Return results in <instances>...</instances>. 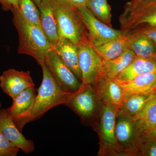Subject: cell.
Instances as JSON below:
<instances>
[{"instance_id":"cell-8","label":"cell","mask_w":156,"mask_h":156,"mask_svg":"<svg viewBox=\"0 0 156 156\" xmlns=\"http://www.w3.org/2000/svg\"><path fill=\"white\" fill-rule=\"evenodd\" d=\"M89 33V40L93 47L126 36L121 30L115 29L101 22L87 7L77 9Z\"/></svg>"},{"instance_id":"cell-16","label":"cell","mask_w":156,"mask_h":156,"mask_svg":"<svg viewBox=\"0 0 156 156\" xmlns=\"http://www.w3.org/2000/svg\"><path fill=\"white\" fill-rule=\"evenodd\" d=\"M41 27L52 46L58 38L54 12L53 0H43L39 6Z\"/></svg>"},{"instance_id":"cell-2","label":"cell","mask_w":156,"mask_h":156,"mask_svg":"<svg viewBox=\"0 0 156 156\" xmlns=\"http://www.w3.org/2000/svg\"><path fill=\"white\" fill-rule=\"evenodd\" d=\"M11 12L12 21L19 37L17 53L33 57L41 66L44 64L45 57L52 45L41 27L26 20L19 9H14Z\"/></svg>"},{"instance_id":"cell-10","label":"cell","mask_w":156,"mask_h":156,"mask_svg":"<svg viewBox=\"0 0 156 156\" xmlns=\"http://www.w3.org/2000/svg\"><path fill=\"white\" fill-rule=\"evenodd\" d=\"M78 46L79 66L82 76L81 82L94 85L103 59L92 45L82 44Z\"/></svg>"},{"instance_id":"cell-1","label":"cell","mask_w":156,"mask_h":156,"mask_svg":"<svg viewBox=\"0 0 156 156\" xmlns=\"http://www.w3.org/2000/svg\"><path fill=\"white\" fill-rule=\"evenodd\" d=\"M41 66L43 80L33 105L25 116L14 122L21 132L27 123L41 119L47 112L55 107L64 105L72 93L65 92L58 87L44 63Z\"/></svg>"},{"instance_id":"cell-19","label":"cell","mask_w":156,"mask_h":156,"mask_svg":"<svg viewBox=\"0 0 156 156\" xmlns=\"http://www.w3.org/2000/svg\"><path fill=\"white\" fill-rule=\"evenodd\" d=\"M128 37V49L136 57L154 58L156 55V44L144 34L136 32L126 36Z\"/></svg>"},{"instance_id":"cell-30","label":"cell","mask_w":156,"mask_h":156,"mask_svg":"<svg viewBox=\"0 0 156 156\" xmlns=\"http://www.w3.org/2000/svg\"><path fill=\"white\" fill-rule=\"evenodd\" d=\"M76 9L86 7L87 0H66Z\"/></svg>"},{"instance_id":"cell-11","label":"cell","mask_w":156,"mask_h":156,"mask_svg":"<svg viewBox=\"0 0 156 156\" xmlns=\"http://www.w3.org/2000/svg\"><path fill=\"white\" fill-rule=\"evenodd\" d=\"M35 86L29 71L9 69L0 76V87L3 92L12 99L23 90Z\"/></svg>"},{"instance_id":"cell-17","label":"cell","mask_w":156,"mask_h":156,"mask_svg":"<svg viewBox=\"0 0 156 156\" xmlns=\"http://www.w3.org/2000/svg\"><path fill=\"white\" fill-rule=\"evenodd\" d=\"M136 57L134 53L128 49L116 58L102 60L98 74L107 79L114 80L130 64Z\"/></svg>"},{"instance_id":"cell-20","label":"cell","mask_w":156,"mask_h":156,"mask_svg":"<svg viewBox=\"0 0 156 156\" xmlns=\"http://www.w3.org/2000/svg\"><path fill=\"white\" fill-rule=\"evenodd\" d=\"M156 84V71L141 75L128 83L119 84L124 97L134 94L146 93L154 90Z\"/></svg>"},{"instance_id":"cell-13","label":"cell","mask_w":156,"mask_h":156,"mask_svg":"<svg viewBox=\"0 0 156 156\" xmlns=\"http://www.w3.org/2000/svg\"><path fill=\"white\" fill-rule=\"evenodd\" d=\"M94 86L101 105L109 104L120 108L124 98V93L120 85L114 80L98 75Z\"/></svg>"},{"instance_id":"cell-27","label":"cell","mask_w":156,"mask_h":156,"mask_svg":"<svg viewBox=\"0 0 156 156\" xmlns=\"http://www.w3.org/2000/svg\"><path fill=\"white\" fill-rule=\"evenodd\" d=\"M140 156H156V138L153 132L141 143Z\"/></svg>"},{"instance_id":"cell-14","label":"cell","mask_w":156,"mask_h":156,"mask_svg":"<svg viewBox=\"0 0 156 156\" xmlns=\"http://www.w3.org/2000/svg\"><path fill=\"white\" fill-rule=\"evenodd\" d=\"M57 55L64 64L82 82V76L79 63L78 45L63 37H58L52 46Z\"/></svg>"},{"instance_id":"cell-9","label":"cell","mask_w":156,"mask_h":156,"mask_svg":"<svg viewBox=\"0 0 156 156\" xmlns=\"http://www.w3.org/2000/svg\"><path fill=\"white\" fill-rule=\"evenodd\" d=\"M44 63L58 87L65 92L73 93L80 87L81 82L62 61L52 47L48 51Z\"/></svg>"},{"instance_id":"cell-32","label":"cell","mask_w":156,"mask_h":156,"mask_svg":"<svg viewBox=\"0 0 156 156\" xmlns=\"http://www.w3.org/2000/svg\"><path fill=\"white\" fill-rule=\"evenodd\" d=\"M147 1V0H131L130 2L133 3H136L140 2H144V1Z\"/></svg>"},{"instance_id":"cell-6","label":"cell","mask_w":156,"mask_h":156,"mask_svg":"<svg viewBox=\"0 0 156 156\" xmlns=\"http://www.w3.org/2000/svg\"><path fill=\"white\" fill-rule=\"evenodd\" d=\"M100 122L98 129L100 138V156H124L117 143L115 134V121L119 108L105 104L101 105Z\"/></svg>"},{"instance_id":"cell-34","label":"cell","mask_w":156,"mask_h":156,"mask_svg":"<svg viewBox=\"0 0 156 156\" xmlns=\"http://www.w3.org/2000/svg\"><path fill=\"white\" fill-rule=\"evenodd\" d=\"M154 91H155V93L156 94V84L155 86Z\"/></svg>"},{"instance_id":"cell-21","label":"cell","mask_w":156,"mask_h":156,"mask_svg":"<svg viewBox=\"0 0 156 156\" xmlns=\"http://www.w3.org/2000/svg\"><path fill=\"white\" fill-rule=\"evenodd\" d=\"M134 118L144 136H147L154 131L156 127L155 92L148 101L139 114Z\"/></svg>"},{"instance_id":"cell-7","label":"cell","mask_w":156,"mask_h":156,"mask_svg":"<svg viewBox=\"0 0 156 156\" xmlns=\"http://www.w3.org/2000/svg\"><path fill=\"white\" fill-rule=\"evenodd\" d=\"M98 103L100 102L94 85L81 82L80 88L70 95L64 105L75 112L83 121L87 122L95 116Z\"/></svg>"},{"instance_id":"cell-12","label":"cell","mask_w":156,"mask_h":156,"mask_svg":"<svg viewBox=\"0 0 156 156\" xmlns=\"http://www.w3.org/2000/svg\"><path fill=\"white\" fill-rule=\"evenodd\" d=\"M0 130L7 139L23 152L28 154L34 151L33 141L27 139L23 135L14 123L11 115L5 108L0 111Z\"/></svg>"},{"instance_id":"cell-23","label":"cell","mask_w":156,"mask_h":156,"mask_svg":"<svg viewBox=\"0 0 156 156\" xmlns=\"http://www.w3.org/2000/svg\"><path fill=\"white\" fill-rule=\"evenodd\" d=\"M155 93L154 90L146 93L131 94L123 98L119 109L131 116H136Z\"/></svg>"},{"instance_id":"cell-15","label":"cell","mask_w":156,"mask_h":156,"mask_svg":"<svg viewBox=\"0 0 156 156\" xmlns=\"http://www.w3.org/2000/svg\"><path fill=\"white\" fill-rule=\"evenodd\" d=\"M156 71L155 58L135 57L130 64L114 79L118 84L128 83L141 75Z\"/></svg>"},{"instance_id":"cell-31","label":"cell","mask_w":156,"mask_h":156,"mask_svg":"<svg viewBox=\"0 0 156 156\" xmlns=\"http://www.w3.org/2000/svg\"><path fill=\"white\" fill-rule=\"evenodd\" d=\"M32 1L37 6L38 8H39V6L40 5V4L41 3L43 0H32Z\"/></svg>"},{"instance_id":"cell-26","label":"cell","mask_w":156,"mask_h":156,"mask_svg":"<svg viewBox=\"0 0 156 156\" xmlns=\"http://www.w3.org/2000/svg\"><path fill=\"white\" fill-rule=\"evenodd\" d=\"M20 150L7 139L0 130V156H16Z\"/></svg>"},{"instance_id":"cell-33","label":"cell","mask_w":156,"mask_h":156,"mask_svg":"<svg viewBox=\"0 0 156 156\" xmlns=\"http://www.w3.org/2000/svg\"><path fill=\"white\" fill-rule=\"evenodd\" d=\"M153 133L154 136L156 138V127L154 129V131H153Z\"/></svg>"},{"instance_id":"cell-24","label":"cell","mask_w":156,"mask_h":156,"mask_svg":"<svg viewBox=\"0 0 156 156\" xmlns=\"http://www.w3.org/2000/svg\"><path fill=\"white\" fill-rule=\"evenodd\" d=\"M86 7L98 19L112 27L111 7L107 0H87Z\"/></svg>"},{"instance_id":"cell-35","label":"cell","mask_w":156,"mask_h":156,"mask_svg":"<svg viewBox=\"0 0 156 156\" xmlns=\"http://www.w3.org/2000/svg\"><path fill=\"white\" fill-rule=\"evenodd\" d=\"M155 59L156 60V56H155Z\"/></svg>"},{"instance_id":"cell-18","label":"cell","mask_w":156,"mask_h":156,"mask_svg":"<svg viewBox=\"0 0 156 156\" xmlns=\"http://www.w3.org/2000/svg\"><path fill=\"white\" fill-rule=\"evenodd\" d=\"M37 95L35 87H30L23 90L13 99L12 105L7 110L14 122L28 113L33 105Z\"/></svg>"},{"instance_id":"cell-28","label":"cell","mask_w":156,"mask_h":156,"mask_svg":"<svg viewBox=\"0 0 156 156\" xmlns=\"http://www.w3.org/2000/svg\"><path fill=\"white\" fill-rule=\"evenodd\" d=\"M1 8L5 11H12L14 9H19L18 0H0Z\"/></svg>"},{"instance_id":"cell-29","label":"cell","mask_w":156,"mask_h":156,"mask_svg":"<svg viewBox=\"0 0 156 156\" xmlns=\"http://www.w3.org/2000/svg\"><path fill=\"white\" fill-rule=\"evenodd\" d=\"M136 32H140L144 34L156 44V27H143L134 33Z\"/></svg>"},{"instance_id":"cell-22","label":"cell","mask_w":156,"mask_h":156,"mask_svg":"<svg viewBox=\"0 0 156 156\" xmlns=\"http://www.w3.org/2000/svg\"><path fill=\"white\" fill-rule=\"evenodd\" d=\"M93 48L103 60H111L119 56L128 49V37L126 36Z\"/></svg>"},{"instance_id":"cell-25","label":"cell","mask_w":156,"mask_h":156,"mask_svg":"<svg viewBox=\"0 0 156 156\" xmlns=\"http://www.w3.org/2000/svg\"><path fill=\"white\" fill-rule=\"evenodd\" d=\"M20 14L28 22L41 27L38 8L32 0H18Z\"/></svg>"},{"instance_id":"cell-4","label":"cell","mask_w":156,"mask_h":156,"mask_svg":"<svg viewBox=\"0 0 156 156\" xmlns=\"http://www.w3.org/2000/svg\"><path fill=\"white\" fill-rule=\"evenodd\" d=\"M120 30L128 36L144 27H156V0L126 3L119 17Z\"/></svg>"},{"instance_id":"cell-5","label":"cell","mask_w":156,"mask_h":156,"mask_svg":"<svg viewBox=\"0 0 156 156\" xmlns=\"http://www.w3.org/2000/svg\"><path fill=\"white\" fill-rule=\"evenodd\" d=\"M117 143L124 156H140V146L146 138L131 116L119 108L115 121Z\"/></svg>"},{"instance_id":"cell-36","label":"cell","mask_w":156,"mask_h":156,"mask_svg":"<svg viewBox=\"0 0 156 156\" xmlns=\"http://www.w3.org/2000/svg\"><path fill=\"white\" fill-rule=\"evenodd\" d=\"M1 103H0V108H1Z\"/></svg>"},{"instance_id":"cell-3","label":"cell","mask_w":156,"mask_h":156,"mask_svg":"<svg viewBox=\"0 0 156 156\" xmlns=\"http://www.w3.org/2000/svg\"><path fill=\"white\" fill-rule=\"evenodd\" d=\"M53 7L58 37L77 45H91L89 33L77 9L66 0H53Z\"/></svg>"}]
</instances>
